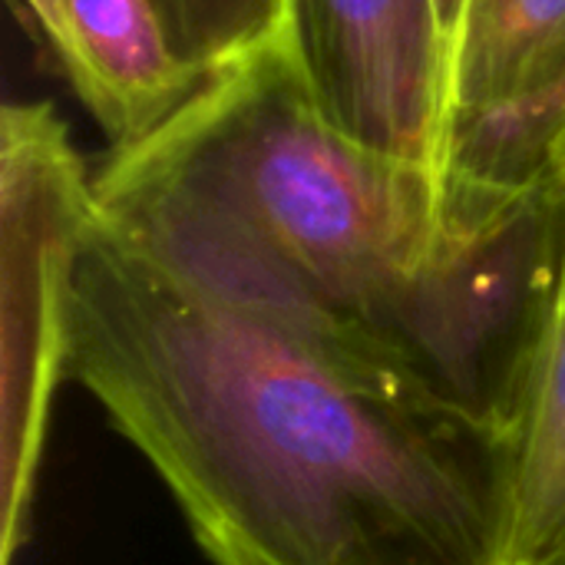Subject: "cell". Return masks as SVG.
I'll return each mask as SVG.
<instances>
[{"label":"cell","instance_id":"cell-2","mask_svg":"<svg viewBox=\"0 0 565 565\" xmlns=\"http://www.w3.org/2000/svg\"><path fill=\"white\" fill-rule=\"evenodd\" d=\"M93 192L99 218L162 265L391 354L447 242V179L338 132L288 36L113 152Z\"/></svg>","mask_w":565,"mask_h":565},{"label":"cell","instance_id":"cell-4","mask_svg":"<svg viewBox=\"0 0 565 565\" xmlns=\"http://www.w3.org/2000/svg\"><path fill=\"white\" fill-rule=\"evenodd\" d=\"M288 43L338 132L447 179L450 46L437 0H288Z\"/></svg>","mask_w":565,"mask_h":565},{"label":"cell","instance_id":"cell-7","mask_svg":"<svg viewBox=\"0 0 565 565\" xmlns=\"http://www.w3.org/2000/svg\"><path fill=\"white\" fill-rule=\"evenodd\" d=\"M503 454L507 490L497 565L553 563L565 556V258L503 434Z\"/></svg>","mask_w":565,"mask_h":565},{"label":"cell","instance_id":"cell-1","mask_svg":"<svg viewBox=\"0 0 565 565\" xmlns=\"http://www.w3.org/2000/svg\"><path fill=\"white\" fill-rule=\"evenodd\" d=\"M66 377L215 565H497L503 437L374 338L209 288L96 218Z\"/></svg>","mask_w":565,"mask_h":565},{"label":"cell","instance_id":"cell-9","mask_svg":"<svg viewBox=\"0 0 565 565\" xmlns=\"http://www.w3.org/2000/svg\"><path fill=\"white\" fill-rule=\"evenodd\" d=\"M543 169L550 179L563 189L565 195V109L553 119V126L543 136Z\"/></svg>","mask_w":565,"mask_h":565},{"label":"cell","instance_id":"cell-8","mask_svg":"<svg viewBox=\"0 0 565 565\" xmlns=\"http://www.w3.org/2000/svg\"><path fill=\"white\" fill-rule=\"evenodd\" d=\"M175 56L205 83L288 36V0H149Z\"/></svg>","mask_w":565,"mask_h":565},{"label":"cell","instance_id":"cell-6","mask_svg":"<svg viewBox=\"0 0 565 565\" xmlns=\"http://www.w3.org/2000/svg\"><path fill=\"white\" fill-rule=\"evenodd\" d=\"M23 3L113 152L152 139L205 86L169 46L149 0Z\"/></svg>","mask_w":565,"mask_h":565},{"label":"cell","instance_id":"cell-5","mask_svg":"<svg viewBox=\"0 0 565 565\" xmlns=\"http://www.w3.org/2000/svg\"><path fill=\"white\" fill-rule=\"evenodd\" d=\"M563 106L565 0H467L450 60V169L543 175V136Z\"/></svg>","mask_w":565,"mask_h":565},{"label":"cell","instance_id":"cell-3","mask_svg":"<svg viewBox=\"0 0 565 565\" xmlns=\"http://www.w3.org/2000/svg\"><path fill=\"white\" fill-rule=\"evenodd\" d=\"M96 218L93 179L46 103L0 116V565L23 546L50 404L70 361L73 271Z\"/></svg>","mask_w":565,"mask_h":565},{"label":"cell","instance_id":"cell-10","mask_svg":"<svg viewBox=\"0 0 565 565\" xmlns=\"http://www.w3.org/2000/svg\"><path fill=\"white\" fill-rule=\"evenodd\" d=\"M463 10H467V0H437V13H440V26H444L447 46H450V60H454V43H457V33H460Z\"/></svg>","mask_w":565,"mask_h":565},{"label":"cell","instance_id":"cell-11","mask_svg":"<svg viewBox=\"0 0 565 565\" xmlns=\"http://www.w3.org/2000/svg\"><path fill=\"white\" fill-rule=\"evenodd\" d=\"M546 565H565V556H559V559H553V563H546Z\"/></svg>","mask_w":565,"mask_h":565},{"label":"cell","instance_id":"cell-12","mask_svg":"<svg viewBox=\"0 0 565 565\" xmlns=\"http://www.w3.org/2000/svg\"><path fill=\"white\" fill-rule=\"evenodd\" d=\"M563 109H565V106H563ZM563 109H559V113H563Z\"/></svg>","mask_w":565,"mask_h":565}]
</instances>
